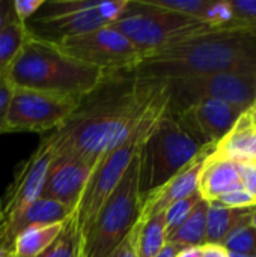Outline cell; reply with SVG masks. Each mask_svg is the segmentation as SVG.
<instances>
[{
    "instance_id": "6da1fadb",
    "label": "cell",
    "mask_w": 256,
    "mask_h": 257,
    "mask_svg": "<svg viewBox=\"0 0 256 257\" xmlns=\"http://www.w3.org/2000/svg\"><path fill=\"white\" fill-rule=\"evenodd\" d=\"M166 93L163 80L110 74L50 133L54 157L69 155L97 167L128 140Z\"/></svg>"
},
{
    "instance_id": "7a4b0ae2",
    "label": "cell",
    "mask_w": 256,
    "mask_h": 257,
    "mask_svg": "<svg viewBox=\"0 0 256 257\" xmlns=\"http://www.w3.org/2000/svg\"><path fill=\"white\" fill-rule=\"evenodd\" d=\"M219 72H256V23H232L140 59L128 71L133 78L170 80Z\"/></svg>"
},
{
    "instance_id": "3957f363",
    "label": "cell",
    "mask_w": 256,
    "mask_h": 257,
    "mask_svg": "<svg viewBox=\"0 0 256 257\" xmlns=\"http://www.w3.org/2000/svg\"><path fill=\"white\" fill-rule=\"evenodd\" d=\"M109 75L63 54L51 42L30 33L20 54L8 68V77L14 87L53 92L78 99L92 93Z\"/></svg>"
},
{
    "instance_id": "277c9868",
    "label": "cell",
    "mask_w": 256,
    "mask_h": 257,
    "mask_svg": "<svg viewBox=\"0 0 256 257\" xmlns=\"http://www.w3.org/2000/svg\"><path fill=\"white\" fill-rule=\"evenodd\" d=\"M112 26L128 38L142 53V57L213 29L202 18L161 9L149 0H128L125 9Z\"/></svg>"
},
{
    "instance_id": "5b68a950",
    "label": "cell",
    "mask_w": 256,
    "mask_h": 257,
    "mask_svg": "<svg viewBox=\"0 0 256 257\" xmlns=\"http://www.w3.org/2000/svg\"><path fill=\"white\" fill-rule=\"evenodd\" d=\"M207 148L196 142L167 113L157 123L139 154V188L143 199L195 161Z\"/></svg>"
},
{
    "instance_id": "8992f818",
    "label": "cell",
    "mask_w": 256,
    "mask_h": 257,
    "mask_svg": "<svg viewBox=\"0 0 256 257\" xmlns=\"http://www.w3.org/2000/svg\"><path fill=\"white\" fill-rule=\"evenodd\" d=\"M139 154L101 209L75 257H109L137 223L142 212Z\"/></svg>"
},
{
    "instance_id": "52a82bcc",
    "label": "cell",
    "mask_w": 256,
    "mask_h": 257,
    "mask_svg": "<svg viewBox=\"0 0 256 257\" xmlns=\"http://www.w3.org/2000/svg\"><path fill=\"white\" fill-rule=\"evenodd\" d=\"M128 0H51L26 21L30 35L47 42L78 36L112 24Z\"/></svg>"
},
{
    "instance_id": "ba28073f",
    "label": "cell",
    "mask_w": 256,
    "mask_h": 257,
    "mask_svg": "<svg viewBox=\"0 0 256 257\" xmlns=\"http://www.w3.org/2000/svg\"><path fill=\"white\" fill-rule=\"evenodd\" d=\"M175 116L202 99H220L247 110L256 101V72H219L163 80Z\"/></svg>"
},
{
    "instance_id": "9c48e42d",
    "label": "cell",
    "mask_w": 256,
    "mask_h": 257,
    "mask_svg": "<svg viewBox=\"0 0 256 257\" xmlns=\"http://www.w3.org/2000/svg\"><path fill=\"white\" fill-rule=\"evenodd\" d=\"M51 44L63 54L107 74L128 71L142 59V53L112 24Z\"/></svg>"
},
{
    "instance_id": "30bf717a",
    "label": "cell",
    "mask_w": 256,
    "mask_h": 257,
    "mask_svg": "<svg viewBox=\"0 0 256 257\" xmlns=\"http://www.w3.org/2000/svg\"><path fill=\"white\" fill-rule=\"evenodd\" d=\"M81 99L33 89L15 87L8 111L9 133L48 134L62 126Z\"/></svg>"
},
{
    "instance_id": "8fae6325",
    "label": "cell",
    "mask_w": 256,
    "mask_h": 257,
    "mask_svg": "<svg viewBox=\"0 0 256 257\" xmlns=\"http://www.w3.org/2000/svg\"><path fill=\"white\" fill-rule=\"evenodd\" d=\"M53 158V140L48 133L42 136L38 148L17 166L14 178L0 199V235L18 214L41 197Z\"/></svg>"
},
{
    "instance_id": "7c38bea8",
    "label": "cell",
    "mask_w": 256,
    "mask_h": 257,
    "mask_svg": "<svg viewBox=\"0 0 256 257\" xmlns=\"http://www.w3.org/2000/svg\"><path fill=\"white\" fill-rule=\"evenodd\" d=\"M244 111V108L220 99H202L172 117L202 146H216Z\"/></svg>"
},
{
    "instance_id": "4fadbf2b",
    "label": "cell",
    "mask_w": 256,
    "mask_h": 257,
    "mask_svg": "<svg viewBox=\"0 0 256 257\" xmlns=\"http://www.w3.org/2000/svg\"><path fill=\"white\" fill-rule=\"evenodd\" d=\"M94 170V166L78 158L69 155L54 157L48 167L41 197L62 203L72 211Z\"/></svg>"
},
{
    "instance_id": "5bb4252c",
    "label": "cell",
    "mask_w": 256,
    "mask_h": 257,
    "mask_svg": "<svg viewBox=\"0 0 256 257\" xmlns=\"http://www.w3.org/2000/svg\"><path fill=\"white\" fill-rule=\"evenodd\" d=\"M213 149L214 146L207 148L195 161H192L186 169H183L178 175H175L169 182H166L158 190L145 196L142 199V215H145V218H149L158 212L166 211L174 202L198 193L199 178L205 158Z\"/></svg>"
},
{
    "instance_id": "9a60e30c",
    "label": "cell",
    "mask_w": 256,
    "mask_h": 257,
    "mask_svg": "<svg viewBox=\"0 0 256 257\" xmlns=\"http://www.w3.org/2000/svg\"><path fill=\"white\" fill-rule=\"evenodd\" d=\"M69 214H71V208L62 203L39 197L36 202L27 206L21 214H18L12 220V223L5 229V232L0 235V247L12 253L14 242L21 232L33 226L62 223L69 217Z\"/></svg>"
},
{
    "instance_id": "2e32d148",
    "label": "cell",
    "mask_w": 256,
    "mask_h": 257,
    "mask_svg": "<svg viewBox=\"0 0 256 257\" xmlns=\"http://www.w3.org/2000/svg\"><path fill=\"white\" fill-rule=\"evenodd\" d=\"M241 188L243 185L237 164L216 157L211 151L205 158L198 185V193L201 194L202 200L214 202L223 194Z\"/></svg>"
},
{
    "instance_id": "e0dca14e",
    "label": "cell",
    "mask_w": 256,
    "mask_h": 257,
    "mask_svg": "<svg viewBox=\"0 0 256 257\" xmlns=\"http://www.w3.org/2000/svg\"><path fill=\"white\" fill-rule=\"evenodd\" d=\"M213 154L235 164L256 163V130L240 117L235 126L214 146Z\"/></svg>"
},
{
    "instance_id": "ac0fdd59",
    "label": "cell",
    "mask_w": 256,
    "mask_h": 257,
    "mask_svg": "<svg viewBox=\"0 0 256 257\" xmlns=\"http://www.w3.org/2000/svg\"><path fill=\"white\" fill-rule=\"evenodd\" d=\"M66 221V220H65ZM65 221L44 224V226H33L21 232L12 247V257H38L44 250H47L54 239L62 232Z\"/></svg>"
},
{
    "instance_id": "d6986e66",
    "label": "cell",
    "mask_w": 256,
    "mask_h": 257,
    "mask_svg": "<svg viewBox=\"0 0 256 257\" xmlns=\"http://www.w3.org/2000/svg\"><path fill=\"white\" fill-rule=\"evenodd\" d=\"M207 209L208 202L201 200L187 220L167 236V242L175 245L178 250L187 247H202L207 241Z\"/></svg>"
},
{
    "instance_id": "ffe728a7",
    "label": "cell",
    "mask_w": 256,
    "mask_h": 257,
    "mask_svg": "<svg viewBox=\"0 0 256 257\" xmlns=\"http://www.w3.org/2000/svg\"><path fill=\"white\" fill-rule=\"evenodd\" d=\"M246 211L247 209H231L217 202H208L205 244H222L229 230Z\"/></svg>"
},
{
    "instance_id": "44dd1931",
    "label": "cell",
    "mask_w": 256,
    "mask_h": 257,
    "mask_svg": "<svg viewBox=\"0 0 256 257\" xmlns=\"http://www.w3.org/2000/svg\"><path fill=\"white\" fill-rule=\"evenodd\" d=\"M29 30L26 23L14 17L3 27H0V71H6L20 54Z\"/></svg>"
},
{
    "instance_id": "7402d4cb",
    "label": "cell",
    "mask_w": 256,
    "mask_h": 257,
    "mask_svg": "<svg viewBox=\"0 0 256 257\" xmlns=\"http://www.w3.org/2000/svg\"><path fill=\"white\" fill-rule=\"evenodd\" d=\"M142 217L143 224L139 236V257H155L167 242L164 211L149 218H145V215Z\"/></svg>"
},
{
    "instance_id": "603a6c76",
    "label": "cell",
    "mask_w": 256,
    "mask_h": 257,
    "mask_svg": "<svg viewBox=\"0 0 256 257\" xmlns=\"http://www.w3.org/2000/svg\"><path fill=\"white\" fill-rule=\"evenodd\" d=\"M252 209H247L229 230L222 245L232 253L256 257V232L252 226Z\"/></svg>"
},
{
    "instance_id": "cb8c5ba5",
    "label": "cell",
    "mask_w": 256,
    "mask_h": 257,
    "mask_svg": "<svg viewBox=\"0 0 256 257\" xmlns=\"http://www.w3.org/2000/svg\"><path fill=\"white\" fill-rule=\"evenodd\" d=\"M202 200L199 193H195L189 197H184L181 200L174 202L166 211H164V220H166V233L167 236L172 235L192 214L195 206Z\"/></svg>"
},
{
    "instance_id": "d4e9b609",
    "label": "cell",
    "mask_w": 256,
    "mask_h": 257,
    "mask_svg": "<svg viewBox=\"0 0 256 257\" xmlns=\"http://www.w3.org/2000/svg\"><path fill=\"white\" fill-rule=\"evenodd\" d=\"M149 2L161 9L189 15V17L202 18V20L205 17L207 9L213 3V0H149Z\"/></svg>"
},
{
    "instance_id": "484cf974",
    "label": "cell",
    "mask_w": 256,
    "mask_h": 257,
    "mask_svg": "<svg viewBox=\"0 0 256 257\" xmlns=\"http://www.w3.org/2000/svg\"><path fill=\"white\" fill-rule=\"evenodd\" d=\"M38 257H75V244L68 221H65V226L54 242Z\"/></svg>"
},
{
    "instance_id": "4316f807",
    "label": "cell",
    "mask_w": 256,
    "mask_h": 257,
    "mask_svg": "<svg viewBox=\"0 0 256 257\" xmlns=\"http://www.w3.org/2000/svg\"><path fill=\"white\" fill-rule=\"evenodd\" d=\"M142 224H143V217L140 214L137 223L133 226L130 233L124 238V241L112 251L109 257H139V236H140Z\"/></svg>"
},
{
    "instance_id": "83f0119b",
    "label": "cell",
    "mask_w": 256,
    "mask_h": 257,
    "mask_svg": "<svg viewBox=\"0 0 256 257\" xmlns=\"http://www.w3.org/2000/svg\"><path fill=\"white\" fill-rule=\"evenodd\" d=\"M14 84L8 77V69L0 71V134H6L8 131V111L11 105V99L14 95Z\"/></svg>"
},
{
    "instance_id": "f1b7e54d",
    "label": "cell",
    "mask_w": 256,
    "mask_h": 257,
    "mask_svg": "<svg viewBox=\"0 0 256 257\" xmlns=\"http://www.w3.org/2000/svg\"><path fill=\"white\" fill-rule=\"evenodd\" d=\"M204 20L207 23H210L213 27H222L226 26L229 23H232L235 20L234 17V11L229 5V2H213L211 6L207 9Z\"/></svg>"
},
{
    "instance_id": "f546056e",
    "label": "cell",
    "mask_w": 256,
    "mask_h": 257,
    "mask_svg": "<svg viewBox=\"0 0 256 257\" xmlns=\"http://www.w3.org/2000/svg\"><path fill=\"white\" fill-rule=\"evenodd\" d=\"M214 202L223 205L225 208H231V209H252V208H256V199L243 188L226 193Z\"/></svg>"
},
{
    "instance_id": "4dcf8cb0",
    "label": "cell",
    "mask_w": 256,
    "mask_h": 257,
    "mask_svg": "<svg viewBox=\"0 0 256 257\" xmlns=\"http://www.w3.org/2000/svg\"><path fill=\"white\" fill-rule=\"evenodd\" d=\"M45 3V0H12V8L17 20L21 23L29 21Z\"/></svg>"
},
{
    "instance_id": "1f68e13d",
    "label": "cell",
    "mask_w": 256,
    "mask_h": 257,
    "mask_svg": "<svg viewBox=\"0 0 256 257\" xmlns=\"http://www.w3.org/2000/svg\"><path fill=\"white\" fill-rule=\"evenodd\" d=\"M235 20L256 23V0H229Z\"/></svg>"
},
{
    "instance_id": "d6a6232c",
    "label": "cell",
    "mask_w": 256,
    "mask_h": 257,
    "mask_svg": "<svg viewBox=\"0 0 256 257\" xmlns=\"http://www.w3.org/2000/svg\"><path fill=\"white\" fill-rule=\"evenodd\" d=\"M243 190L256 199V163H238L237 164Z\"/></svg>"
},
{
    "instance_id": "836d02e7",
    "label": "cell",
    "mask_w": 256,
    "mask_h": 257,
    "mask_svg": "<svg viewBox=\"0 0 256 257\" xmlns=\"http://www.w3.org/2000/svg\"><path fill=\"white\" fill-rule=\"evenodd\" d=\"M201 257H229V251L222 244H204L201 247Z\"/></svg>"
},
{
    "instance_id": "e575fe53",
    "label": "cell",
    "mask_w": 256,
    "mask_h": 257,
    "mask_svg": "<svg viewBox=\"0 0 256 257\" xmlns=\"http://www.w3.org/2000/svg\"><path fill=\"white\" fill-rule=\"evenodd\" d=\"M15 17L12 0H0V27H3L9 20Z\"/></svg>"
},
{
    "instance_id": "d590c367",
    "label": "cell",
    "mask_w": 256,
    "mask_h": 257,
    "mask_svg": "<svg viewBox=\"0 0 256 257\" xmlns=\"http://www.w3.org/2000/svg\"><path fill=\"white\" fill-rule=\"evenodd\" d=\"M241 119L250 126V128H255L256 130V101L241 114Z\"/></svg>"
},
{
    "instance_id": "8d00e7d4",
    "label": "cell",
    "mask_w": 256,
    "mask_h": 257,
    "mask_svg": "<svg viewBox=\"0 0 256 257\" xmlns=\"http://www.w3.org/2000/svg\"><path fill=\"white\" fill-rule=\"evenodd\" d=\"M178 251H180V250H178L175 245H172L170 242H166V245L158 251V254L155 257H175Z\"/></svg>"
},
{
    "instance_id": "74e56055",
    "label": "cell",
    "mask_w": 256,
    "mask_h": 257,
    "mask_svg": "<svg viewBox=\"0 0 256 257\" xmlns=\"http://www.w3.org/2000/svg\"><path fill=\"white\" fill-rule=\"evenodd\" d=\"M175 257H201V247H187L177 253Z\"/></svg>"
},
{
    "instance_id": "f35d334b",
    "label": "cell",
    "mask_w": 256,
    "mask_h": 257,
    "mask_svg": "<svg viewBox=\"0 0 256 257\" xmlns=\"http://www.w3.org/2000/svg\"><path fill=\"white\" fill-rule=\"evenodd\" d=\"M252 226L256 232V208H253V211H252Z\"/></svg>"
},
{
    "instance_id": "ab89813d",
    "label": "cell",
    "mask_w": 256,
    "mask_h": 257,
    "mask_svg": "<svg viewBox=\"0 0 256 257\" xmlns=\"http://www.w3.org/2000/svg\"><path fill=\"white\" fill-rule=\"evenodd\" d=\"M0 257H12V256H11V253H9V251H6L5 248H2V247H0Z\"/></svg>"
},
{
    "instance_id": "60d3db41",
    "label": "cell",
    "mask_w": 256,
    "mask_h": 257,
    "mask_svg": "<svg viewBox=\"0 0 256 257\" xmlns=\"http://www.w3.org/2000/svg\"><path fill=\"white\" fill-rule=\"evenodd\" d=\"M229 257H250V256H246V254H240V253H232V251H229Z\"/></svg>"
}]
</instances>
